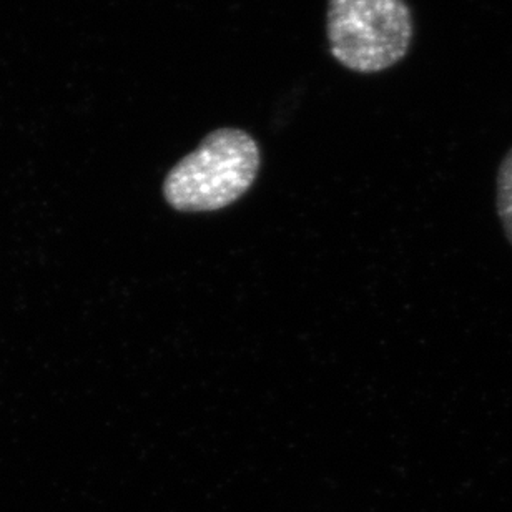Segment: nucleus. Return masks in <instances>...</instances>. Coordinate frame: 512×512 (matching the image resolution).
Instances as JSON below:
<instances>
[{
	"label": "nucleus",
	"instance_id": "f257e3e1",
	"mask_svg": "<svg viewBox=\"0 0 512 512\" xmlns=\"http://www.w3.org/2000/svg\"><path fill=\"white\" fill-rule=\"evenodd\" d=\"M260 163V147L250 133L217 128L167 173L163 195L178 212H215L252 188Z\"/></svg>",
	"mask_w": 512,
	"mask_h": 512
},
{
	"label": "nucleus",
	"instance_id": "f03ea898",
	"mask_svg": "<svg viewBox=\"0 0 512 512\" xmlns=\"http://www.w3.org/2000/svg\"><path fill=\"white\" fill-rule=\"evenodd\" d=\"M413 35L406 0H328V47L333 59L351 72L391 69L408 55Z\"/></svg>",
	"mask_w": 512,
	"mask_h": 512
},
{
	"label": "nucleus",
	"instance_id": "7ed1b4c3",
	"mask_svg": "<svg viewBox=\"0 0 512 512\" xmlns=\"http://www.w3.org/2000/svg\"><path fill=\"white\" fill-rule=\"evenodd\" d=\"M496 212L504 235L512 245V148L499 165L496 177Z\"/></svg>",
	"mask_w": 512,
	"mask_h": 512
}]
</instances>
